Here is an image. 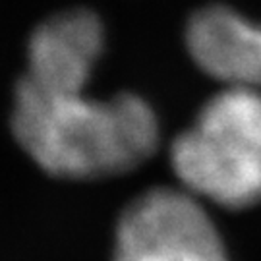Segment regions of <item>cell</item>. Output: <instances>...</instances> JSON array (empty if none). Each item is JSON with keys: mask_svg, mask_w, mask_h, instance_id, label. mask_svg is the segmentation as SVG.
<instances>
[{"mask_svg": "<svg viewBox=\"0 0 261 261\" xmlns=\"http://www.w3.org/2000/svg\"><path fill=\"white\" fill-rule=\"evenodd\" d=\"M85 91H45L16 85L10 116L21 149L58 178L130 172L155 155L161 140L153 107L136 93L91 99Z\"/></svg>", "mask_w": 261, "mask_h": 261, "instance_id": "1", "label": "cell"}, {"mask_svg": "<svg viewBox=\"0 0 261 261\" xmlns=\"http://www.w3.org/2000/svg\"><path fill=\"white\" fill-rule=\"evenodd\" d=\"M170 163L190 194L228 209L261 203V91L226 85L178 134Z\"/></svg>", "mask_w": 261, "mask_h": 261, "instance_id": "2", "label": "cell"}, {"mask_svg": "<svg viewBox=\"0 0 261 261\" xmlns=\"http://www.w3.org/2000/svg\"><path fill=\"white\" fill-rule=\"evenodd\" d=\"M112 261H230L211 217L194 194L151 188L116 224Z\"/></svg>", "mask_w": 261, "mask_h": 261, "instance_id": "3", "label": "cell"}, {"mask_svg": "<svg viewBox=\"0 0 261 261\" xmlns=\"http://www.w3.org/2000/svg\"><path fill=\"white\" fill-rule=\"evenodd\" d=\"M103 45V23L93 12H60L29 37L23 80L45 91H85Z\"/></svg>", "mask_w": 261, "mask_h": 261, "instance_id": "4", "label": "cell"}, {"mask_svg": "<svg viewBox=\"0 0 261 261\" xmlns=\"http://www.w3.org/2000/svg\"><path fill=\"white\" fill-rule=\"evenodd\" d=\"M186 47L194 62L215 80L261 91L259 21L228 6H207L190 19Z\"/></svg>", "mask_w": 261, "mask_h": 261, "instance_id": "5", "label": "cell"}]
</instances>
